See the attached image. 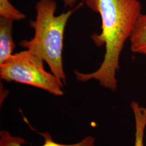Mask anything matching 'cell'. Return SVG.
Masks as SVG:
<instances>
[{"instance_id":"1","label":"cell","mask_w":146,"mask_h":146,"mask_svg":"<svg viewBox=\"0 0 146 146\" xmlns=\"http://www.w3.org/2000/svg\"><path fill=\"white\" fill-rule=\"evenodd\" d=\"M84 2L101 16V32L93 34L92 38L96 46H105V54L98 70L90 73L75 70L76 78L81 82L95 80L105 88L115 91L120 55L142 14L141 3L137 0H84Z\"/></svg>"},{"instance_id":"2","label":"cell","mask_w":146,"mask_h":146,"mask_svg":"<svg viewBox=\"0 0 146 146\" xmlns=\"http://www.w3.org/2000/svg\"><path fill=\"white\" fill-rule=\"evenodd\" d=\"M83 4L81 2L73 9L56 16L57 5L54 0H39L35 7V20L30 22L35 30L34 36L20 42L21 47L47 63L51 73L63 84L66 82L62 58L64 30L69 19Z\"/></svg>"},{"instance_id":"3","label":"cell","mask_w":146,"mask_h":146,"mask_svg":"<svg viewBox=\"0 0 146 146\" xmlns=\"http://www.w3.org/2000/svg\"><path fill=\"white\" fill-rule=\"evenodd\" d=\"M44 62L27 49L16 53L0 64V78L7 82L25 84L56 96H62L64 84L45 70Z\"/></svg>"},{"instance_id":"4","label":"cell","mask_w":146,"mask_h":146,"mask_svg":"<svg viewBox=\"0 0 146 146\" xmlns=\"http://www.w3.org/2000/svg\"><path fill=\"white\" fill-rule=\"evenodd\" d=\"M44 143L41 146H95V141L94 137L87 136L81 141L73 144H62L54 141L52 137L48 133H43ZM26 141L24 139L17 136L13 135L9 131H0V146H25Z\"/></svg>"},{"instance_id":"5","label":"cell","mask_w":146,"mask_h":146,"mask_svg":"<svg viewBox=\"0 0 146 146\" xmlns=\"http://www.w3.org/2000/svg\"><path fill=\"white\" fill-rule=\"evenodd\" d=\"M13 21L0 17V64L13 55L15 47L12 36Z\"/></svg>"},{"instance_id":"6","label":"cell","mask_w":146,"mask_h":146,"mask_svg":"<svg viewBox=\"0 0 146 146\" xmlns=\"http://www.w3.org/2000/svg\"><path fill=\"white\" fill-rule=\"evenodd\" d=\"M129 40L132 52L146 56V14L139 17Z\"/></svg>"},{"instance_id":"7","label":"cell","mask_w":146,"mask_h":146,"mask_svg":"<svg viewBox=\"0 0 146 146\" xmlns=\"http://www.w3.org/2000/svg\"><path fill=\"white\" fill-rule=\"evenodd\" d=\"M131 108L135 122L134 146H144L143 139L146 127V107L141 106L136 101H133L131 103Z\"/></svg>"},{"instance_id":"8","label":"cell","mask_w":146,"mask_h":146,"mask_svg":"<svg viewBox=\"0 0 146 146\" xmlns=\"http://www.w3.org/2000/svg\"><path fill=\"white\" fill-rule=\"evenodd\" d=\"M0 17L20 21L26 18V15L17 9L9 0H0Z\"/></svg>"},{"instance_id":"9","label":"cell","mask_w":146,"mask_h":146,"mask_svg":"<svg viewBox=\"0 0 146 146\" xmlns=\"http://www.w3.org/2000/svg\"><path fill=\"white\" fill-rule=\"evenodd\" d=\"M64 5L66 7H72L75 5L76 0H63Z\"/></svg>"}]
</instances>
